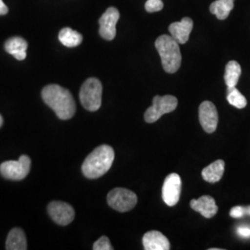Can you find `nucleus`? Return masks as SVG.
Instances as JSON below:
<instances>
[{
	"mask_svg": "<svg viewBox=\"0 0 250 250\" xmlns=\"http://www.w3.org/2000/svg\"><path fill=\"white\" fill-rule=\"evenodd\" d=\"M42 99L51 107L59 119L66 121L75 114L76 106L72 93L58 84L46 85L42 90Z\"/></svg>",
	"mask_w": 250,
	"mask_h": 250,
	"instance_id": "obj_1",
	"label": "nucleus"
},
{
	"mask_svg": "<svg viewBox=\"0 0 250 250\" xmlns=\"http://www.w3.org/2000/svg\"><path fill=\"white\" fill-rule=\"evenodd\" d=\"M114 150L110 146L102 145L95 148L83 161L82 170L88 179L103 176L111 168L114 161Z\"/></svg>",
	"mask_w": 250,
	"mask_h": 250,
	"instance_id": "obj_2",
	"label": "nucleus"
},
{
	"mask_svg": "<svg viewBox=\"0 0 250 250\" xmlns=\"http://www.w3.org/2000/svg\"><path fill=\"white\" fill-rule=\"evenodd\" d=\"M155 46L160 54L164 71L168 73L177 72L182 62V55L179 43L171 36L163 35L155 42Z\"/></svg>",
	"mask_w": 250,
	"mask_h": 250,
	"instance_id": "obj_3",
	"label": "nucleus"
},
{
	"mask_svg": "<svg viewBox=\"0 0 250 250\" xmlns=\"http://www.w3.org/2000/svg\"><path fill=\"white\" fill-rule=\"evenodd\" d=\"M102 83L97 78H88L80 90V101L86 110L97 111L101 107L102 102Z\"/></svg>",
	"mask_w": 250,
	"mask_h": 250,
	"instance_id": "obj_4",
	"label": "nucleus"
},
{
	"mask_svg": "<svg viewBox=\"0 0 250 250\" xmlns=\"http://www.w3.org/2000/svg\"><path fill=\"white\" fill-rule=\"evenodd\" d=\"M178 105V100L173 96H156L153 99L151 107H148L145 112V121L148 124L157 122L162 115L172 112Z\"/></svg>",
	"mask_w": 250,
	"mask_h": 250,
	"instance_id": "obj_5",
	"label": "nucleus"
},
{
	"mask_svg": "<svg viewBox=\"0 0 250 250\" xmlns=\"http://www.w3.org/2000/svg\"><path fill=\"white\" fill-rule=\"evenodd\" d=\"M107 204L120 212H126L133 209L137 203V197L131 190L117 188L107 194Z\"/></svg>",
	"mask_w": 250,
	"mask_h": 250,
	"instance_id": "obj_6",
	"label": "nucleus"
},
{
	"mask_svg": "<svg viewBox=\"0 0 250 250\" xmlns=\"http://www.w3.org/2000/svg\"><path fill=\"white\" fill-rule=\"evenodd\" d=\"M31 169V160L26 155H22L18 161H9L0 165V173L4 178L20 181L25 178Z\"/></svg>",
	"mask_w": 250,
	"mask_h": 250,
	"instance_id": "obj_7",
	"label": "nucleus"
},
{
	"mask_svg": "<svg viewBox=\"0 0 250 250\" xmlns=\"http://www.w3.org/2000/svg\"><path fill=\"white\" fill-rule=\"evenodd\" d=\"M120 19L119 10L110 7L99 19V35L107 41H111L116 36V24Z\"/></svg>",
	"mask_w": 250,
	"mask_h": 250,
	"instance_id": "obj_8",
	"label": "nucleus"
},
{
	"mask_svg": "<svg viewBox=\"0 0 250 250\" xmlns=\"http://www.w3.org/2000/svg\"><path fill=\"white\" fill-rule=\"evenodd\" d=\"M182 180L177 173H170L163 183L162 199L169 207L176 205L180 199Z\"/></svg>",
	"mask_w": 250,
	"mask_h": 250,
	"instance_id": "obj_9",
	"label": "nucleus"
},
{
	"mask_svg": "<svg viewBox=\"0 0 250 250\" xmlns=\"http://www.w3.org/2000/svg\"><path fill=\"white\" fill-rule=\"evenodd\" d=\"M199 123L206 133H214L218 126V111L214 104L210 101H204L200 104L198 108Z\"/></svg>",
	"mask_w": 250,
	"mask_h": 250,
	"instance_id": "obj_10",
	"label": "nucleus"
},
{
	"mask_svg": "<svg viewBox=\"0 0 250 250\" xmlns=\"http://www.w3.org/2000/svg\"><path fill=\"white\" fill-rule=\"evenodd\" d=\"M48 214L56 224L68 225L74 220L75 212L72 206L62 201H53L47 207Z\"/></svg>",
	"mask_w": 250,
	"mask_h": 250,
	"instance_id": "obj_11",
	"label": "nucleus"
},
{
	"mask_svg": "<svg viewBox=\"0 0 250 250\" xmlns=\"http://www.w3.org/2000/svg\"><path fill=\"white\" fill-rule=\"evenodd\" d=\"M193 20L188 17L182 19L180 21L171 23L169 26L170 36L175 39L179 44H186L193 30Z\"/></svg>",
	"mask_w": 250,
	"mask_h": 250,
	"instance_id": "obj_12",
	"label": "nucleus"
},
{
	"mask_svg": "<svg viewBox=\"0 0 250 250\" xmlns=\"http://www.w3.org/2000/svg\"><path fill=\"white\" fill-rule=\"evenodd\" d=\"M190 207L207 219L214 217L218 212V206L216 205L214 198L210 196H202L198 199L191 200Z\"/></svg>",
	"mask_w": 250,
	"mask_h": 250,
	"instance_id": "obj_13",
	"label": "nucleus"
},
{
	"mask_svg": "<svg viewBox=\"0 0 250 250\" xmlns=\"http://www.w3.org/2000/svg\"><path fill=\"white\" fill-rule=\"evenodd\" d=\"M142 241L146 250H169L170 249L168 238L159 231L146 232Z\"/></svg>",
	"mask_w": 250,
	"mask_h": 250,
	"instance_id": "obj_14",
	"label": "nucleus"
},
{
	"mask_svg": "<svg viewBox=\"0 0 250 250\" xmlns=\"http://www.w3.org/2000/svg\"><path fill=\"white\" fill-rule=\"evenodd\" d=\"M28 43L22 37H11L5 43V49L8 53L12 55L16 60L23 61L26 58Z\"/></svg>",
	"mask_w": 250,
	"mask_h": 250,
	"instance_id": "obj_15",
	"label": "nucleus"
},
{
	"mask_svg": "<svg viewBox=\"0 0 250 250\" xmlns=\"http://www.w3.org/2000/svg\"><path fill=\"white\" fill-rule=\"evenodd\" d=\"M225 163L223 160L212 162L202 170V177L206 182L214 184L219 182L224 176Z\"/></svg>",
	"mask_w": 250,
	"mask_h": 250,
	"instance_id": "obj_16",
	"label": "nucleus"
},
{
	"mask_svg": "<svg viewBox=\"0 0 250 250\" xmlns=\"http://www.w3.org/2000/svg\"><path fill=\"white\" fill-rule=\"evenodd\" d=\"M7 250H26V236L23 231L20 228H13L7 237L6 241Z\"/></svg>",
	"mask_w": 250,
	"mask_h": 250,
	"instance_id": "obj_17",
	"label": "nucleus"
},
{
	"mask_svg": "<svg viewBox=\"0 0 250 250\" xmlns=\"http://www.w3.org/2000/svg\"><path fill=\"white\" fill-rule=\"evenodd\" d=\"M234 7V0H216L210 4L209 10L219 20L228 18Z\"/></svg>",
	"mask_w": 250,
	"mask_h": 250,
	"instance_id": "obj_18",
	"label": "nucleus"
},
{
	"mask_svg": "<svg viewBox=\"0 0 250 250\" xmlns=\"http://www.w3.org/2000/svg\"><path fill=\"white\" fill-rule=\"evenodd\" d=\"M59 39L63 45L67 47H75L81 45L83 42V36L72 28L66 27L60 32Z\"/></svg>",
	"mask_w": 250,
	"mask_h": 250,
	"instance_id": "obj_19",
	"label": "nucleus"
},
{
	"mask_svg": "<svg viewBox=\"0 0 250 250\" xmlns=\"http://www.w3.org/2000/svg\"><path fill=\"white\" fill-rule=\"evenodd\" d=\"M241 75V66L240 64L231 61L227 63L225 67V73H224V81L227 87H234L236 86L238 80Z\"/></svg>",
	"mask_w": 250,
	"mask_h": 250,
	"instance_id": "obj_20",
	"label": "nucleus"
},
{
	"mask_svg": "<svg viewBox=\"0 0 250 250\" xmlns=\"http://www.w3.org/2000/svg\"><path fill=\"white\" fill-rule=\"evenodd\" d=\"M227 100L229 104L237 108H244L247 106V99L239 92V90L234 87H227Z\"/></svg>",
	"mask_w": 250,
	"mask_h": 250,
	"instance_id": "obj_21",
	"label": "nucleus"
},
{
	"mask_svg": "<svg viewBox=\"0 0 250 250\" xmlns=\"http://www.w3.org/2000/svg\"><path fill=\"white\" fill-rule=\"evenodd\" d=\"M94 250H112L113 247L111 246L110 242L107 236H101L98 241L94 243L93 246Z\"/></svg>",
	"mask_w": 250,
	"mask_h": 250,
	"instance_id": "obj_22",
	"label": "nucleus"
},
{
	"mask_svg": "<svg viewBox=\"0 0 250 250\" xmlns=\"http://www.w3.org/2000/svg\"><path fill=\"white\" fill-rule=\"evenodd\" d=\"M145 9L149 12H157L163 9V2L161 0H147L145 4Z\"/></svg>",
	"mask_w": 250,
	"mask_h": 250,
	"instance_id": "obj_23",
	"label": "nucleus"
},
{
	"mask_svg": "<svg viewBox=\"0 0 250 250\" xmlns=\"http://www.w3.org/2000/svg\"><path fill=\"white\" fill-rule=\"evenodd\" d=\"M230 216L234 219H239V218L246 216L245 207H242V206L233 207L230 210Z\"/></svg>",
	"mask_w": 250,
	"mask_h": 250,
	"instance_id": "obj_24",
	"label": "nucleus"
},
{
	"mask_svg": "<svg viewBox=\"0 0 250 250\" xmlns=\"http://www.w3.org/2000/svg\"><path fill=\"white\" fill-rule=\"evenodd\" d=\"M236 232L237 234L245 239H250V225H240L236 228Z\"/></svg>",
	"mask_w": 250,
	"mask_h": 250,
	"instance_id": "obj_25",
	"label": "nucleus"
},
{
	"mask_svg": "<svg viewBox=\"0 0 250 250\" xmlns=\"http://www.w3.org/2000/svg\"><path fill=\"white\" fill-rule=\"evenodd\" d=\"M9 12V9L7 5L3 2V0H0V15H5Z\"/></svg>",
	"mask_w": 250,
	"mask_h": 250,
	"instance_id": "obj_26",
	"label": "nucleus"
},
{
	"mask_svg": "<svg viewBox=\"0 0 250 250\" xmlns=\"http://www.w3.org/2000/svg\"><path fill=\"white\" fill-rule=\"evenodd\" d=\"M245 211H246V215H248V216H250V206H248V207H245Z\"/></svg>",
	"mask_w": 250,
	"mask_h": 250,
	"instance_id": "obj_27",
	"label": "nucleus"
},
{
	"mask_svg": "<svg viewBox=\"0 0 250 250\" xmlns=\"http://www.w3.org/2000/svg\"><path fill=\"white\" fill-rule=\"evenodd\" d=\"M2 125H3V118L0 115V127L2 126Z\"/></svg>",
	"mask_w": 250,
	"mask_h": 250,
	"instance_id": "obj_28",
	"label": "nucleus"
},
{
	"mask_svg": "<svg viewBox=\"0 0 250 250\" xmlns=\"http://www.w3.org/2000/svg\"><path fill=\"white\" fill-rule=\"evenodd\" d=\"M209 250H221V249H209Z\"/></svg>",
	"mask_w": 250,
	"mask_h": 250,
	"instance_id": "obj_29",
	"label": "nucleus"
}]
</instances>
